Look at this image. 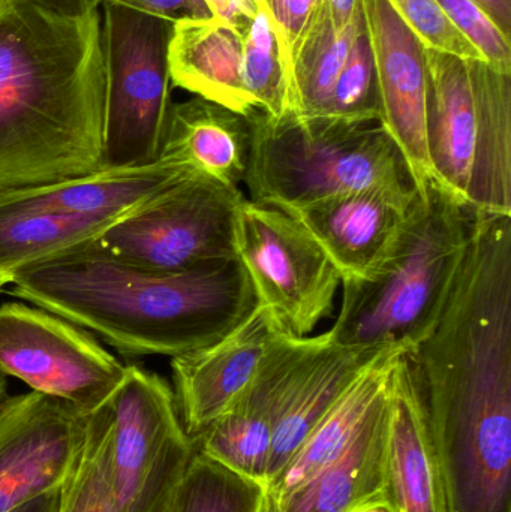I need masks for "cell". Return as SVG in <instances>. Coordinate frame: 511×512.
Listing matches in <instances>:
<instances>
[{
  "mask_svg": "<svg viewBox=\"0 0 511 512\" xmlns=\"http://www.w3.org/2000/svg\"><path fill=\"white\" fill-rule=\"evenodd\" d=\"M11 294L93 331L122 354L180 357L239 327L260 304L239 256L167 273L86 243L12 274Z\"/></svg>",
  "mask_w": 511,
  "mask_h": 512,
  "instance_id": "2",
  "label": "cell"
},
{
  "mask_svg": "<svg viewBox=\"0 0 511 512\" xmlns=\"http://www.w3.org/2000/svg\"><path fill=\"white\" fill-rule=\"evenodd\" d=\"M6 2H8V0H0V12L5 8Z\"/></svg>",
  "mask_w": 511,
  "mask_h": 512,
  "instance_id": "38",
  "label": "cell"
},
{
  "mask_svg": "<svg viewBox=\"0 0 511 512\" xmlns=\"http://www.w3.org/2000/svg\"><path fill=\"white\" fill-rule=\"evenodd\" d=\"M114 492L120 512H167L195 445L186 433L168 382L126 366L110 403Z\"/></svg>",
  "mask_w": 511,
  "mask_h": 512,
  "instance_id": "8",
  "label": "cell"
},
{
  "mask_svg": "<svg viewBox=\"0 0 511 512\" xmlns=\"http://www.w3.org/2000/svg\"><path fill=\"white\" fill-rule=\"evenodd\" d=\"M0 373L84 414L110 403L126 375L87 331L41 307L0 306Z\"/></svg>",
  "mask_w": 511,
  "mask_h": 512,
  "instance_id": "10",
  "label": "cell"
},
{
  "mask_svg": "<svg viewBox=\"0 0 511 512\" xmlns=\"http://www.w3.org/2000/svg\"><path fill=\"white\" fill-rule=\"evenodd\" d=\"M414 197L353 191L282 212L314 237L342 279H368L392 252Z\"/></svg>",
  "mask_w": 511,
  "mask_h": 512,
  "instance_id": "16",
  "label": "cell"
},
{
  "mask_svg": "<svg viewBox=\"0 0 511 512\" xmlns=\"http://www.w3.org/2000/svg\"><path fill=\"white\" fill-rule=\"evenodd\" d=\"M236 249L258 301L288 333L308 337L332 313L341 273L296 219L245 198L237 210Z\"/></svg>",
  "mask_w": 511,
  "mask_h": 512,
  "instance_id": "9",
  "label": "cell"
},
{
  "mask_svg": "<svg viewBox=\"0 0 511 512\" xmlns=\"http://www.w3.org/2000/svg\"><path fill=\"white\" fill-rule=\"evenodd\" d=\"M246 32L215 17L174 23L168 47L173 86L248 119L261 114L252 90Z\"/></svg>",
  "mask_w": 511,
  "mask_h": 512,
  "instance_id": "18",
  "label": "cell"
},
{
  "mask_svg": "<svg viewBox=\"0 0 511 512\" xmlns=\"http://www.w3.org/2000/svg\"><path fill=\"white\" fill-rule=\"evenodd\" d=\"M260 481L195 450L167 512H260Z\"/></svg>",
  "mask_w": 511,
  "mask_h": 512,
  "instance_id": "25",
  "label": "cell"
},
{
  "mask_svg": "<svg viewBox=\"0 0 511 512\" xmlns=\"http://www.w3.org/2000/svg\"><path fill=\"white\" fill-rule=\"evenodd\" d=\"M324 116L381 123L377 66L365 12Z\"/></svg>",
  "mask_w": 511,
  "mask_h": 512,
  "instance_id": "26",
  "label": "cell"
},
{
  "mask_svg": "<svg viewBox=\"0 0 511 512\" xmlns=\"http://www.w3.org/2000/svg\"><path fill=\"white\" fill-rule=\"evenodd\" d=\"M110 408L89 415L86 438L71 474L59 490L57 512H120L114 492Z\"/></svg>",
  "mask_w": 511,
  "mask_h": 512,
  "instance_id": "24",
  "label": "cell"
},
{
  "mask_svg": "<svg viewBox=\"0 0 511 512\" xmlns=\"http://www.w3.org/2000/svg\"><path fill=\"white\" fill-rule=\"evenodd\" d=\"M392 394L393 385L335 460L296 489L276 498H263L260 512H356L378 502L393 501Z\"/></svg>",
  "mask_w": 511,
  "mask_h": 512,
  "instance_id": "15",
  "label": "cell"
},
{
  "mask_svg": "<svg viewBox=\"0 0 511 512\" xmlns=\"http://www.w3.org/2000/svg\"><path fill=\"white\" fill-rule=\"evenodd\" d=\"M3 288H5V285H3L2 282H0V289H3Z\"/></svg>",
  "mask_w": 511,
  "mask_h": 512,
  "instance_id": "39",
  "label": "cell"
},
{
  "mask_svg": "<svg viewBox=\"0 0 511 512\" xmlns=\"http://www.w3.org/2000/svg\"><path fill=\"white\" fill-rule=\"evenodd\" d=\"M191 174L195 173L162 159L143 167L101 168L50 185L0 192V213H56L117 221Z\"/></svg>",
  "mask_w": 511,
  "mask_h": 512,
  "instance_id": "17",
  "label": "cell"
},
{
  "mask_svg": "<svg viewBox=\"0 0 511 512\" xmlns=\"http://www.w3.org/2000/svg\"><path fill=\"white\" fill-rule=\"evenodd\" d=\"M356 512H404L402 508L396 504L395 499L393 501L378 502V504L369 505V507L362 508V510Z\"/></svg>",
  "mask_w": 511,
  "mask_h": 512,
  "instance_id": "36",
  "label": "cell"
},
{
  "mask_svg": "<svg viewBox=\"0 0 511 512\" xmlns=\"http://www.w3.org/2000/svg\"><path fill=\"white\" fill-rule=\"evenodd\" d=\"M251 149L249 119L200 96L173 104L159 159L239 188Z\"/></svg>",
  "mask_w": 511,
  "mask_h": 512,
  "instance_id": "19",
  "label": "cell"
},
{
  "mask_svg": "<svg viewBox=\"0 0 511 512\" xmlns=\"http://www.w3.org/2000/svg\"><path fill=\"white\" fill-rule=\"evenodd\" d=\"M63 12H84L101 6L102 0H30Z\"/></svg>",
  "mask_w": 511,
  "mask_h": 512,
  "instance_id": "34",
  "label": "cell"
},
{
  "mask_svg": "<svg viewBox=\"0 0 511 512\" xmlns=\"http://www.w3.org/2000/svg\"><path fill=\"white\" fill-rule=\"evenodd\" d=\"M57 508H59V490L45 493L12 512H57Z\"/></svg>",
  "mask_w": 511,
  "mask_h": 512,
  "instance_id": "35",
  "label": "cell"
},
{
  "mask_svg": "<svg viewBox=\"0 0 511 512\" xmlns=\"http://www.w3.org/2000/svg\"><path fill=\"white\" fill-rule=\"evenodd\" d=\"M114 222L56 213H0V282L6 286L21 268L92 242Z\"/></svg>",
  "mask_w": 511,
  "mask_h": 512,
  "instance_id": "22",
  "label": "cell"
},
{
  "mask_svg": "<svg viewBox=\"0 0 511 512\" xmlns=\"http://www.w3.org/2000/svg\"><path fill=\"white\" fill-rule=\"evenodd\" d=\"M380 87L381 125L410 168L417 192L432 182L426 146V47L389 0H362Z\"/></svg>",
  "mask_w": 511,
  "mask_h": 512,
  "instance_id": "13",
  "label": "cell"
},
{
  "mask_svg": "<svg viewBox=\"0 0 511 512\" xmlns=\"http://www.w3.org/2000/svg\"><path fill=\"white\" fill-rule=\"evenodd\" d=\"M276 30H278L279 42L284 53L285 65L288 75L293 80V68L296 63L302 42L305 41L315 20L326 11L327 8H318L314 0H267ZM291 111V110H290Z\"/></svg>",
  "mask_w": 511,
  "mask_h": 512,
  "instance_id": "29",
  "label": "cell"
},
{
  "mask_svg": "<svg viewBox=\"0 0 511 512\" xmlns=\"http://www.w3.org/2000/svg\"><path fill=\"white\" fill-rule=\"evenodd\" d=\"M360 0H326V8L335 29L341 30L353 21Z\"/></svg>",
  "mask_w": 511,
  "mask_h": 512,
  "instance_id": "33",
  "label": "cell"
},
{
  "mask_svg": "<svg viewBox=\"0 0 511 512\" xmlns=\"http://www.w3.org/2000/svg\"><path fill=\"white\" fill-rule=\"evenodd\" d=\"M102 2L120 3L135 11L164 18L171 23L206 20L213 17L206 0H102Z\"/></svg>",
  "mask_w": 511,
  "mask_h": 512,
  "instance_id": "30",
  "label": "cell"
},
{
  "mask_svg": "<svg viewBox=\"0 0 511 512\" xmlns=\"http://www.w3.org/2000/svg\"><path fill=\"white\" fill-rule=\"evenodd\" d=\"M315 343L317 336L285 334L236 402L192 439L195 450L263 484L276 427Z\"/></svg>",
  "mask_w": 511,
  "mask_h": 512,
  "instance_id": "14",
  "label": "cell"
},
{
  "mask_svg": "<svg viewBox=\"0 0 511 512\" xmlns=\"http://www.w3.org/2000/svg\"><path fill=\"white\" fill-rule=\"evenodd\" d=\"M362 18L363 6L360 0L353 21L344 29H335L327 9L315 20L294 63L291 80L293 113L305 117L326 114Z\"/></svg>",
  "mask_w": 511,
  "mask_h": 512,
  "instance_id": "23",
  "label": "cell"
},
{
  "mask_svg": "<svg viewBox=\"0 0 511 512\" xmlns=\"http://www.w3.org/2000/svg\"><path fill=\"white\" fill-rule=\"evenodd\" d=\"M432 182L483 215L511 216V74L426 48Z\"/></svg>",
  "mask_w": 511,
  "mask_h": 512,
  "instance_id": "5",
  "label": "cell"
},
{
  "mask_svg": "<svg viewBox=\"0 0 511 512\" xmlns=\"http://www.w3.org/2000/svg\"><path fill=\"white\" fill-rule=\"evenodd\" d=\"M390 486L404 512H447L425 406L407 354L393 378Z\"/></svg>",
  "mask_w": 511,
  "mask_h": 512,
  "instance_id": "21",
  "label": "cell"
},
{
  "mask_svg": "<svg viewBox=\"0 0 511 512\" xmlns=\"http://www.w3.org/2000/svg\"><path fill=\"white\" fill-rule=\"evenodd\" d=\"M107 63L101 6L0 12V192L101 170Z\"/></svg>",
  "mask_w": 511,
  "mask_h": 512,
  "instance_id": "1",
  "label": "cell"
},
{
  "mask_svg": "<svg viewBox=\"0 0 511 512\" xmlns=\"http://www.w3.org/2000/svg\"><path fill=\"white\" fill-rule=\"evenodd\" d=\"M474 219L476 212L429 182L378 270L368 279L341 280V310L327 337L345 348L414 354L449 300Z\"/></svg>",
  "mask_w": 511,
  "mask_h": 512,
  "instance_id": "3",
  "label": "cell"
},
{
  "mask_svg": "<svg viewBox=\"0 0 511 512\" xmlns=\"http://www.w3.org/2000/svg\"><path fill=\"white\" fill-rule=\"evenodd\" d=\"M380 352L336 345L326 333L317 336V343L306 360L276 427L263 486L290 462L309 433L341 399L360 370Z\"/></svg>",
  "mask_w": 511,
  "mask_h": 512,
  "instance_id": "20",
  "label": "cell"
},
{
  "mask_svg": "<svg viewBox=\"0 0 511 512\" xmlns=\"http://www.w3.org/2000/svg\"><path fill=\"white\" fill-rule=\"evenodd\" d=\"M500 27L501 32L511 38V0H474Z\"/></svg>",
  "mask_w": 511,
  "mask_h": 512,
  "instance_id": "32",
  "label": "cell"
},
{
  "mask_svg": "<svg viewBox=\"0 0 511 512\" xmlns=\"http://www.w3.org/2000/svg\"><path fill=\"white\" fill-rule=\"evenodd\" d=\"M107 104L102 168L143 167L161 155L171 107L173 24L116 2H102Z\"/></svg>",
  "mask_w": 511,
  "mask_h": 512,
  "instance_id": "6",
  "label": "cell"
},
{
  "mask_svg": "<svg viewBox=\"0 0 511 512\" xmlns=\"http://www.w3.org/2000/svg\"><path fill=\"white\" fill-rule=\"evenodd\" d=\"M213 17L245 32L261 11H269L267 0H206ZM272 14V12H270Z\"/></svg>",
  "mask_w": 511,
  "mask_h": 512,
  "instance_id": "31",
  "label": "cell"
},
{
  "mask_svg": "<svg viewBox=\"0 0 511 512\" xmlns=\"http://www.w3.org/2000/svg\"><path fill=\"white\" fill-rule=\"evenodd\" d=\"M89 415L35 391L6 397L0 405V512L60 490L83 447Z\"/></svg>",
  "mask_w": 511,
  "mask_h": 512,
  "instance_id": "11",
  "label": "cell"
},
{
  "mask_svg": "<svg viewBox=\"0 0 511 512\" xmlns=\"http://www.w3.org/2000/svg\"><path fill=\"white\" fill-rule=\"evenodd\" d=\"M251 149L245 182L249 200L296 209L333 195L383 191L417 194L407 161L380 122L338 117H249Z\"/></svg>",
  "mask_w": 511,
  "mask_h": 512,
  "instance_id": "4",
  "label": "cell"
},
{
  "mask_svg": "<svg viewBox=\"0 0 511 512\" xmlns=\"http://www.w3.org/2000/svg\"><path fill=\"white\" fill-rule=\"evenodd\" d=\"M389 3L426 48L462 59H482L479 51L453 26L437 0H389Z\"/></svg>",
  "mask_w": 511,
  "mask_h": 512,
  "instance_id": "27",
  "label": "cell"
},
{
  "mask_svg": "<svg viewBox=\"0 0 511 512\" xmlns=\"http://www.w3.org/2000/svg\"><path fill=\"white\" fill-rule=\"evenodd\" d=\"M285 334L276 313L260 303L218 342L171 358L177 409L192 439L236 402Z\"/></svg>",
  "mask_w": 511,
  "mask_h": 512,
  "instance_id": "12",
  "label": "cell"
},
{
  "mask_svg": "<svg viewBox=\"0 0 511 512\" xmlns=\"http://www.w3.org/2000/svg\"><path fill=\"white\" fill-rule=\"evenodd\" d=\"M240 188L191 174L114 222L89 242L101 254L179 273L237 258Z\"/></svg>",
  "mask_w": 511,
  "mask_h": 512,
  "instance_id": "7",
  "label": "cell"
},
{
  "mask_svg": "<svg viewBox=\"0 0 511 512\" xmlns=\"http://www.w3.org/2000/svg\"><path fill=\"white\" fill-rule=\"evenodd\" d=\"M453 26L497 71L511 74V39L474 0H437Z\"/></svg>",
  "mask_w": 511,
  "mask_h": 512,
  "instance_id": "28",
  "label": "cell"
},
{
  "mask_svg": "<svg viewBox=\"0 0 511 512\" xmlns=\"http://www.w3.org/2000/svg\"><path fill=\"white\" fill-rule=\"evenodd\" d=\"M8 396V381H6V376L0 373V405L5 402Z\"/></svg>",
  "mask_w": 511,
  "mask_h": 512,
  "instance_id": "37",
  "label": "cell"
}]
</instances>
